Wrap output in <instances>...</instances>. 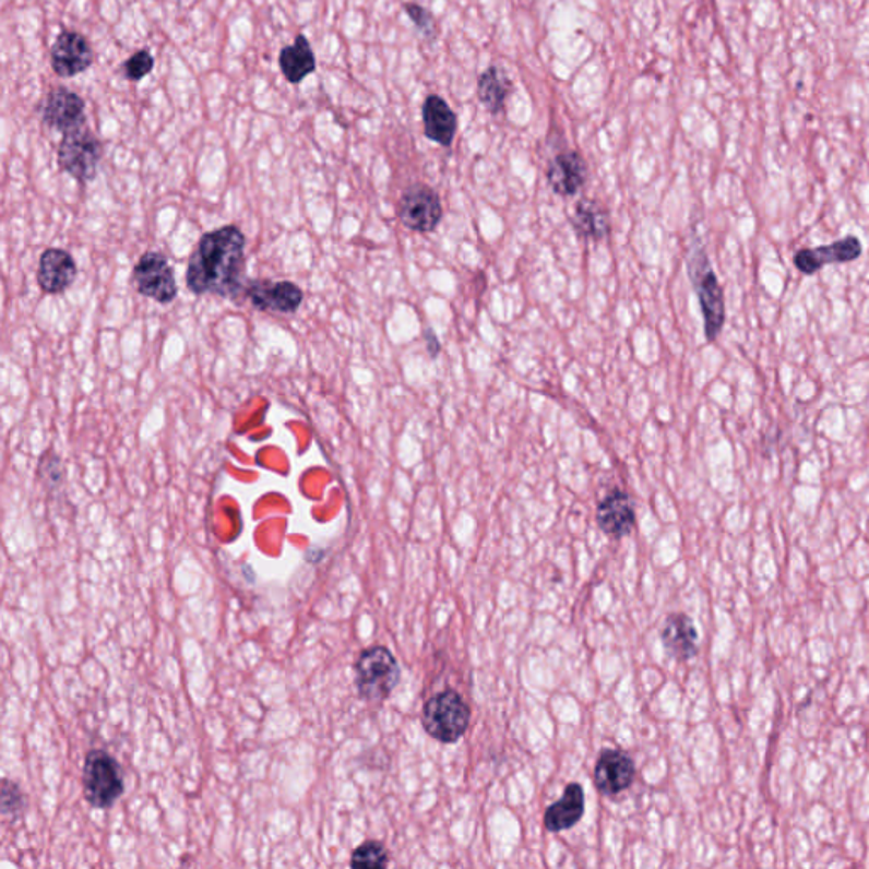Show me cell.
I'll use <instances>...</instances> for the list:
<instances>
[{
    "label": "cell",
    "instance_id": "6da1fadb",
    "mask_svg": "<svg viewBox=\"0 0 869 869\" xmlns=\"http://www.w3.org/2000/svg\"><path fill=\"white\" fill-rule=\"evenodd\" d=\"M245 238L238 226L226 225L203 235L189 259L186 284L195 296L235 298L245 271Z\"/></svg>",
    "mask_w": 869,
    "mask_h": 869
},
{
    "label": "cell",
    "instance_id": "7a4b0ae2",
    "mask_svg": "<svg viewBox=\"0 0 869 869\" xmlns=\"http://www.w3.org/2000/svg\"><path fill=\"white\" fill-rule=\"evenodd\" d=\"M354 671L357 693L367 703L384 702L401 679L400 664L384 645H372L360 652Z\"/></svg>",
    "mask_w": 869,
    "mask_h": 869
},
{
    "label": "cell",
    "instance_id": "3957f363",
    "mask_svg": "<svg viewBox=\"0 0 869 869\" xmlns=\"http://www.w3.org/2000/svg\"><path fill=\"white\" fill-rule=\"evenodd\" d=\"M688 274L697 290L698 301L702 308L705 336L715 342L721 335L725 323V298L717 274L713 271L705 248L694 247L688 257Z\"/></svg>",
    "mask_w": 869,
    "mask_h": 869
},
{
    "label": "cell",
    "instance_id": "277c9868",
    "mask_svg": "<svg viewBox=\"0 0 869 869\" xmlns=\"http://www.w3.org/2000/svg\"><path fill=\"white\" fill-rule=\"evenodd\" d=\"M84 798L92 809L107 810L124 794V773L115 755L103 749H92L85 755L82 771Z\"/></svg>",
    "mask_w": 869,
    "mask_h": 869
},
{
    "label": "cell",
    "instance_id": "5b68a950",
    "mask_svg": "<svg viewBox=\"0 0 869 869\" xmlns=\"http://www.w3.org/2000/svg\"><path fill=\"white\" fill-rule=\"evenodd\" d=\"M471 709L464 698L454 690L440 691L425 703L421 724L431 739L442 743H455L469 727Z\"/></svg>",
    "mask_w": 869,
    "mask_h": 869
},
{
    "label": "cell",
    "instance_id": "8992f818",
    "mask_svg": "<svg viewBox=\"0 0 869 869\" xmlns=\"http://www.w3.org/2000/svg\"><path fill=\"white\" fill-rule=\"evenodd\" d=\"M103 158V143L88 128L82 127L63 134L58 148V164L76 182H91Z\"/></svg>",
    "mask_w": 869,
    "mask_h": 869
},
{
    "label": "cell",
    "instance_id": "52a82bcc",
    "mask_svg": "<svg viewBox=\"0 0 869 869\" xmlns=\"http://www.w3.org/2000/svg\"><path fill=\"white\" fill-rule=\"evenodd\" d=\"M133 284L138 293L160 305H170L176 301L177 287L176 274L167 257L162 252H146L140 257L133 269Z\"/></svg>",
    "mask_w": 869,
    "mask_h": 869
},
{
    "label": "cell",
    "instance_id": "ba28073f",
    "mask_svg": "<svg viewBox=\"0 0 869 869\" xmlns=\"http://www.w3.org/2000/svg\"><path fill=\"white\" fill-rule=\"evenodd\" d=\"M397 216H400L401 223L412 231H433L443 217L440 195L425 183L409 186L401 195Z\"/></svg>",
    "mask_w": 869,
    "mask_h": 869
},
{
    "label": "cell",
    "instance_id": "9c48e42d",
    "mask_svg": "<svg viewBox=\"0 0 869 869\" xmlns=\"http://www.w3.org/2000/svg\"><path fill=\"white\" fill-rule=\"evenodd\" d=\"M245 296L259 311L278 314L296 313L305 301L301 287L290 281H252Z\"/></svg>",
    "mask_w": 869,
    "mask_h": 869
},
{
    "label": "cell",
    "instance_id": "30bf717a",
    "mask_svg": "<svg viewBox=\"0 0 869 869\" xmlns=\"http://www.w3.org/2000/svg\"><path fill=\"white\" fill-rule=\"evenodd\" d=\"M39 115L46 127L60 133H70L85 127V103L75 92L66 87L53 88L39 104Z\"/></svg>",
    "mask_w": 869,
    "mask_h": 869
},
{
    "label": "cell",
    "instance_id": "8fae6325",
    "mask_svg": "<svg viewBox=\"0 0 869 869\" xmlns=\"http://www.w3.org/2000/svg\"><path fill=\"white\" fill-rule=\"evenodd\" d=\"M51 69L60 79H70L85 72L94 63V50L84 35L75 31H61L51 46Z\"/></svg>",
    "mask_w": 869,
    "mask_h": 869
},
{
    "label": "cell",
    "instance_id": "7c38bea8",
    "mask_svg": "<svg viewBox=\"0 0 869 869\" xmlns=\"http://www.w3.org/2000/svg\"><path fill=\"white\" fill-rule=\"evenodd\" d=\"M596 789L605 797H615L630 788L635 779V763L620 749H605L595 766Z\"/></svg>",
    "mask_w": 869,
    "mask_h": 869
},
{
    "label": "cell",
    "instance_id": "4fadbf2b",
    "mask_svg": "<svg viewBox=\"0 0 869 869\" xmlns=\"http://www.w3.org/2000/svg\"><path fill=\"white\" fill-rule=\"evenodd\" d=\"M862 243L858 237L843 238L831 245L817 248H801L795 253V267L805 275H813L832 263L855 262L861 257Z\"/></svg>",
    "mask_w": 869,
    "mask_h": 869
},
{
    "label": "cell",
    "instance_id": "5bb4252c",
    "mask_svg": "<svg viewBox=\"0 0 869 869\" xmlns=\"http://www.w3.org/2000/svg\"><path fill=\"white\" fill-rule=\"evenodd\" d=\"M599 531L611 538H623L635 528L632 498L622 489H611L596 510Z\"/></svg>",
    "mask_w": 869,
    "mask_h": 869
},
{
    "label": "cell",
    "instance_id": "9a60e30c",
    "mask_svg": "<svg viewBox=\"0 0 869 869\" xmlns=\"http://www.w3.org/2000/svg\"><path fill=\"white\" fill-rule=\"evenodd\" d=\"M36 278L45 294L66 293L75 283V259L63 248H46L39 257Z\"/></svg>",
    "mask_w": 869,
    "mask_h": 869
},
{
    "label": "cell",
    "instance_id": "2e32d148",
    "mask_svg": "<svg viewBox=\"0 0 869 869\" xmlns=\"http://www.w3.org/2000/svg\"><path fill=\"white\" fill-rule=\"evenodd\" d=\"M660 642L667 656L687 663L698 654V630L687 614H672L660 629Z\"/></svg>",
    "mask_w": 869,
    "mask_h": 869
},
{
    "label": "cell",
    "instance_id": "e0dca14e",
    "mask_svg": "<svg viewBox=\"0 0 869 869\" xmlns=\"http://www.w3.org/2000/svg\"><path fill=\"white\" fill-rule=\"evenodd\" d=\"M587 165L578 152L559 153L547 168V180L556 194L572 198L583 189Z\"/></svg>",
    "mask_w": 869,
    "mask_h": 869
},
{
    "label": "cell",
    "instance_id": "ac0fdd59",
    "mask_svg": "<svg viewBox=\"0 0 869 869\" xmlns=\"http://www.w3.org/2000/svg\"><path fill=\"white\" fill-rule=\"evenodd\" d=\"M584 816V789L580 783H569L564 794L556 803L550 805L544 816V825L547 831L557 832L569 831L583 819Z\"/></svg>",
    "mask_w": 869,
    "mask_h": 869
},
{
    "label": "cell",
    "instance_id": "d6986e66",
    "mask_svg": "<svg viewBox=\"0 0 869 869\" xmlns=\"http://www.w3.org/2000/svg\"><path fill=\"white\" fill-rule=\"evenodd\" d=\"M278 69L289 84L298 85L317 72V57L305 35L296 36L294 45L284 46L278 55Z\"/></svg>",
    "mask_w": 869,
    "mask_h": 869
},
{
    "label": "cell",
    "instance_id": "ffe728a7",
    "mask_svg": "<svg viewBox=\"0 0 869 869\" xmlns=\"http://www.w3.org/2000/svg\"><path fill=\"white\" fill-rule=\"evenodd\" d=\"M425 134L431 142L442 146H450L454 142L457 131V119L447 106L445 100L439 96H428L424 104Z\"/></svg>",
    "mask_w": 869,
    "mask_h": 869
},
{
    "label": "cell",
    "instance_id": "44dd1931",
    "mask_svg": "<svg viewBox=\"0 0 869 869\" xmlns=\"http://www.w3.org/2000/svg\"><path fill=\"white\" fill-rule=\"evenodd\" d=\"M574 228L580 237L603 240L610 235V213L596 199H580L574 207Z\"/></svg>",
    "mask_w": 869,
    "mask_h": 869
},
{
    "label": "cell",
    "instance_id": "7402d4cb",
    "mask_svg": "<svg viewBox=\"0 0 869 869\" xmlns=\"http://www.w3.org/2000/svg\"><path fill=\"white\" fill-rule=\"evenodd\" d=\"M477 92L480 103L485 104L489 112L496 115L504 107V100L510 92V81L498 67H491L480 75Z\"/></svg>",
    "mask_w": 869,
    "mask_h": 869
},
{
    "label": "cell",
    "instance_id": "603a6c76",
    "mask_svg": "<svg viewBox=\"0 0 869 869\" xmlns=\"http://www.w3.org/2000/svg\"><path fill=\"white\" fill-rule=\"evenodd\" d=\"M390 865V853L379 841H366L352 853L350 866L354 868H385Z\"/></svg>",
    "mask_w": 869,
    "mask_h": 869
},
{
    "label": "cell",
    "instance_id": "cb8c5ba5",
    "mask_svg": "<svg viewBox=\"0 0 869 869\" xmlns=\"http://www.w3.org/2000/svg\"><path fill=\"white\" fill-rule=\"evenodd\" d=\"M153 67H155L153 55L148 50H140L122 63L121 73L128 81L140 82L152 73Z\"/></svg>",
    "mask_w": 869,
    "mask_h": 869
},
{
    "label": "cell",
    "instance_id": "d4e9b609",
    "mask_svg": "<svg viewBox=\"0 0 869 869\" xmlns=\"http://www.w3.org/2000/svg\"><path fill=\"white\" fill-rule=\"evenodd\" d=\"M0 801H2V816L11 817V819L23 816L24 809H26V800H24L20 785L11 779L2 782V800Z\"/></svg>",
    "mask_w": 869,
    "mask_h": 869
},
{
    "label": "cell",
    "instance_id": "484cf974",
    "mask_svg": "<svg viewBox=\"0 0 869 869\" xmlns=\"http://www.w3.org/2000/svg\"><path fill=\"white\" fill-rule=\"evenodd\" d=\"M38 474L46 486L55 488V486L60 485L63 477H66V471H63L61 459L58 457L57 454H53V452H46V454L39 459Z\"/></svg>",
    "mask_w": 869,
    "mask_h": 869
},
{
    "label": "cell",
    "instance_id": "4316f807",
    "mask_svg": "<svg viewBox=\"0 0 869 869\" xmlns=\"http://www.w3.org/2000/svg\"><path fill=\"white\" fill-rule=\"evenodd\" d=\"M405 8L406 12H408L409 20L416 24V27H418L427 38H433L434 33H437V27H434V21L430 12L425 11V9L418 4H406Z\"/></svg>",
    "mask_w": 869,
    "mask_h": 869
},
{
    "label": "cell",
    "instance_id": "83f0119b",
    "mask_svg": "<svg viewBox=\"0 0 869 869\" xmlns=\"http://www.w3.org/2000/svg\"><path fill=\"white\" fill-rule=\"evenodd\" d=\"M424 338L425 342H427L428 354H430L434 359V357L440 354V350H442L439 338H437V335H434L433 330L431 329L425 330Z\"/></svg>",
    "mask_w": 869,
    "mask_h": 869
}]
</instances>
